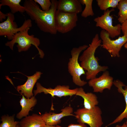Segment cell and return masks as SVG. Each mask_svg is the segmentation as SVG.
<instances>
[{
  "mask_svg": "<svg viewBox=\"0 0 127 127\" xmlns=\"http://www.w3.org/2000/svg\"><path fill=\"white\" fill-rule=\"evenodd\" d=\"M113 85L117 88L118 92L123 95L126 103V107L123 111L112 122L106 126L107 127L111 125L121 122L124 119H127V86L119 80H114Z\"/></svg>",
  "mask_w": 127,
  "mask_h": 127,
  "instance_id": "obj_15",
  "label": "cell"
},
{
  "mask_svg": "<svg viewBox=\"0 0 127 127\" xmlns=\"http://www.w3.org/2000/svg\"><path fill=\"white\" fill-rule=\"evenodd\" d=\"M117 7L119 10L118 20L122 24L127 20V0H120Z\"/></svg>",
  "mask_w": 127,
  "mask_h": 127,
  "instance_id": "obj_20",
  "label": "cell"
},
{
  "mask_svg": "<svg viewBox=\"0 0 127 127\" xmlns=\"http://www.w3.org/2000/svg\"><path fill=\"white\" fill-rule=\"evenodd\" d=\"M80 3L85 5V8L81 14L82 17L87 18L90 16H93L94 14L92 8V0H79Z\"/></svg>",
  "mask_w": 127,
  "mask_h": 127,
  "instance_id": "obj_22",
  "label": "cell"
},
{
  "mask_svg": "<svg viewBox=\"0 0 127 127\" xmlns=\"http://www.w3.org/2000/svg\"><path fill=\"white\" fill-rule=\"evenodd\" d=\"M44 127H56L55 126H51L46 125Z\"/></svg>",
  "mask_w": 127,
  "mask_h": 127,
  "instance_id": "obj_29",
  "label": "cell"
},
{
  "mask_svg": "<svg viewBox=\"0 0 127 127\" xmlns=\"http://www.w3.org/2000/svg\"><path fill=\"white\" fill-rule=\"evenodd\" d=\"M36 89L33 91L35 96L38 93L43 92L45 94H50L52 97L71 96L76 95L78 89V88L71 89L69 86L60 85H57L54 88H47L43 87L38 82L36 83Z\"/></svg>",
  "mask_w": 127,
  "mask_h": 127,
  "instance_id": "obj_10",
  "label": "cell"
},
{
  "mask_svg": "<svg viewBox=\"0 0 127 127\" xmlns=\"http://www.w3.org/2000/svg\"><path fill=\"white\" fill-rule=\"evenodd\" d=\"M57 9L63 12L77 14L82 11L81 4L78 0H59Z\"/></svg>",
  "mask_w": 127,
  "mask_h": 127,
  "instance_id": "obj_14",
  "label": "cell"
},
{
  "mask_svg": "<svg viewBox=\"0 0 127 127\" xmlns=\"http://www.w3.org/2000/svg\"><path fill=\"white\" fill-rule=\"evenodd\" d=\"M126 124H127V121L126 122H125Z\"/></svg>",
  "mask_w": 127,
  "mask_h": 127,
  "instance_id": "obj_32",
  "label": "cell"
},
{
  "mask_svg": "<svg viewBox=\"0 0 127 127\" xmlns=\"http://www.w3.org/2000/svg\"><path fill=\"white\" fill-rule=\"evenodd\" d=\"M77 14L63 12L57 10L55 15V23L57 32L62 34L67 33L77 26Z\"/></svg>",
  "mask_w": 127,
  "mask_h": 127,
  "instance_id": "obj_8",
  "label": "cell"
},
{
  "mask_svg": "<svg viewBox=\"0 0 127 127\" xmlns=\"http://www.w3.org/2000/svg\"><path fill=\"white\" fill-rule=\"evenodd\" d=\"M114 11V8L110 10L108 9L104 11L103 14L101 16L95 18L94 20L96 23V26L107 32L111 38L119 36L121 34V26L120 24L115 26L113 25V17L110 14Z\"/></svg>",
  "mask_w": 127,
  "mask_h": 127,
  "instance_id": "obj_9",
  "label": "cell"
},
{
  "mask_svg": "<svg viewBox=\"0 0 127 127\" xmlns=\"http://www.w3.org/2000/svg\"><path fill=\"white\" fill-rule=\"evenodd\" d=\"M56 127H62L58 125L56 126ZM67 127H87V126L84 124H71Z\"/></svg>",
  "mask_w": 127,
  "mask_h": 127,
  "instance_id": "obj_26",
  "label": "cell"
},
{
  "mask_svg": "<svg viewBox=\"0 0 127 127\" xmlns=\"http://www.w3.org/2000/svg\"><path fill=\"white\" fill-rule=\"evenodd\" d=\"M102 42L98 34H96L92 39L91 44L79 57L80 65L86 71L85 75L87 80H89L96 77L99 72H104L108 68L107 66L99 65L98 58L95 56L96 50L101 46Z\"/></svg>",
  "mask_w": 127,
  "mask_h": 127,
  "instance_id": "obj_2",
  "label": "cell"
},
{
  "mask_svg": "<svg viewBox=\"0 0 127 127\" xmlns=\"http://www.w3.org/2000/svg\"><path fill=\"white\" fill-rule=\"evenodd\" d=\"M7 20L0 23V36H5L9 40H11L16 33L32 26L31 19L25 20L22 25L18 27L16 23L14 21V15L9 12L7 13Z\"/></svg>",
  "mask_w": 127,
  "mask_h": 127,
  "instance_id": "obj_6",
  "label": "cell"
},
{
  "mask_svg": "<svg viewBox=\"0 0 127 127\" xmlns=\"http://www.w3.org/2000/svg\"><path fill=\"white\" fill-rule=\"evenodd\" d=\"M124 46L125 48L127 49V42L124 44Z\"/></svg>",
  "mask_w": 127,
  "mask_h": 127,
  "instance_id": "obj_30",
  "label": "cell"
},
{
  "mask_svg": "<svg viewBox=\"0 0 127 127\" xmlns=\"http://www.w3.org/2000/svg\"><path fill=\"white\" fill-rule=\"evenodd\" d=\"M21 0H0V9L2 6H8L11 10V12L14 14L18 12L23 13L25 12V8L20 3Z\"/></svg>",
  "mask_w": 127,
  "mask_h": 127,
  "instance_id": "obj_19",
  "label": "cell"
},
{
  "mask_svg": "<svg viewBox=\"0 0 127 127\" xmlns=\"http://www.w3.org/2000/svg\"><path fill=\"white\" fill-rule=\"evenodd\" d=\"M41 74V72L37 71L32 75L26 76L27 79L26 82L24 84L17 86V91L27 98L32 97L33 96L32 90L34 86Z\"/></svg>",
  "mask_w": 127,
  "mask_h": 127,
  "instance_id": "obj_13",
  "label": "cell"
},
{
  "mask_svg": "<svg viewBox=\"0 0 127 127\" xmlns=\"http://www.w3.org/2000/svg\"><path fill=\"white\" fill-rule=\"evenodd\" d=\"M61 112L58 114L52 112H47L41 115L46 125L55 126L60 124L61 119L63 117L68 116H74L72 114L73 109L70 106H67L61 110Z\"/></svg>",
  "mask_w": 127,
  "mask_h": 127,
  "instance_id": "obj_12",
  "label": "cell"
},
{
  "mask_svg": "<svg viewBox=\"0 0 127 127\" xmlns=\"http://www.w3.org/2000/svg\"><path fill=\"white\" fill-rule=\"evenodd\" d=\"M120 0H97V5L100 9L104 11L110 8L117 7Z\"/></svg>",
  "mask_w": 127,
  "mask_h": 127,
  "instance_id": "obj_21",
  "label": "cell"
},
{
  "mask_svg": "<svg viewBox=\"0 0 127 127\" xmlns=\"http://www.w3.org/2000/svg\"><path fill=\"white\" fill-rule=\"evenodd\" d=\"M74 113L79 123H86L90 127H101L103 124L102 111L97 106L90 109L79 108Z\"/></svg>",
  "mask_w": 127,
  "mask_h": 127,
  "instance_id": "obj_5",
  "label": "cell"
},
{
  "mask_svg": "<svg viewBox=\"0 0 127 127\" xmlns=\"http://www.w3.org/2000/svg\"><path fill=\"white\" fill-rule=\"evenodd\" d=\"M100 37L102 43L100 46L107 50L112 57H119L120 51L127 42V36L123 35L115 40H112L108 33L102 30L100 32Z\"/></svg>",
  "mask_w": 127,
  "mask_h": 127,
  "instance_id": "obj_7",
  "label": "cell"
},
{
  "mask_svg": "<svg viewBox=\"0 0 127 127\" xmlns=\"http://www.w3.org/2000/svg\"><path fill=\"white\" fill-rule=\"evenodd\" d=\"M113 81V77L110 75L109 71L106 70L99 77L89 80L88 84L92 87L94 92L102 93L105 89L111 90Z\"/></svg>",
  "mask_w": 127,
  "mask_h": 127,
  "instance_id": "obj_11",
  "label": "cell"
},
{
  "mask_svg": "<svg viewBox=\"0 0 127 127\" xmlns=\"http://www.w3.org/2000/svg\"><path fill=\"white\" fill-rule=\"evenodd\" d=\"M16 127H20V126L19 125V124H18L16 126Z\"/></svg>",
  "mask_w": 127,
  "mask_h": 127,
  "instance_id": "obj_31",
  "label": "cell"
},
{
  "mask_svg": "<svg viewBox=\"0 0 127 127\" xmlns=\"http://www.w3.org/2000/svg\"><path fill=\"white\" fill-rule=\"evenodd\" d=\"M7 13L5 14L0 10V21L2 22L3 19H5L7 17Z\"/></svg>",
  "mask_w": 127,
  "mask_h": 127,
  "instance_id": "obj_27",
  "label": "cell"
},
{
  "mask_svg": "<svg viewBox=\"0 0 127 127\" xmlns=\"http://www.w3.org/2000/svg\"><path fill=\"white\" fill-rule=\"evenodd\" d=\"M75 95L82 97L83 99L84 108L90 109L98 105L99 101L97 96L91 92L86 93L82 87L78 88Z\"/></svg>",
  "mask_w": 127,
  "mask_h": 127,
  "instance_id": "obj_16",
  "label": "cell"
},
{
  "mask_svg": "<svg viewBox=\"0 0 127 127\" xmlns=\"http://www.w3.org/2000/svg\"><path fill=\"white\" fill-rule=\"evenodd\" d=\"M115 127H127V125L125 123H124L122 125H117Z\"/></svg>",
  "mask_w": 127,
  "mask_h": 127,
  "instance_id": "obj_28",
  "label": "cell"
},
{
  "mask_svg": "<svg viewBox=\"0 0 127 127\" xmlns=\"http://www.w3.org/2000/svg\"><path fill=\"white\" fill-rule=\"evenodd\" d=\"M19 123L20 127H44L46 125L41 115L35 114L25 117Z\"/></svg>",
  "mask_w": 127,
  "mask_h": 127,
  "instance_id": "obj_18",
  "label": "cell"
},
{
  "mask_svg": "<svg viewBox=\"0 0 127 127\" xmlns=\"http://www.w3.org/2000/svg\"><path fill=\"white\" fill-rule=\"evenodd\" d=\"M88 46L84 44L78 47L73 48L71 51V57L69 58L67 64L68 71L72 76L73 82L80 87L85 85L87 83L81 79V76L85 74V73L79 63L78 59L81 53Z\"/></svg>",
  "mask_w": 127,
  "mask_h": 127,
  "instance_id": "obj_4",
  "label": "cell"
},
{
  "mask_svg": "<svg viewBox=\"0 0 127 127\" xmlns=\"http://www.w3.org/2000/svg\"><path fill=\"white\" fill-rule=\"evenodd\" d=\"M36 3L39 4L41 6L42 10L45 11H48L50 9L52 2L50 0H34Z\"/></svg>",
  "mask_w": 127,
  "mask_h": 127,
  "instance_id": "obj_24",
  "label": "cell"
},
{
  "mask_svg": "<svg viewBox=\"0 0 127 127\" xmlns=\"http://www.w3.org/2000/svg\"><path fill=\"white\" fill-rule=\"evenodd\" d=\"M22 96L20 101L21 109L16 115V118L19 119L27 116L29 111L36 105L37 102V100L34 96L30 98H27L24 95Z\"/></svg>",
  "mask_w": 127,
  "mask_h": 127,
  "instance_id": "obj_17",
  "label": "cell"
},
{
  "mask_svg": "<svg viewBox=\"0 0 127 127\" xmlns=\"http://www.w3.org/2000/svg\"><path fill=\"white\" fill-rule=\"evenodd\" d=\"M15 115L12 116L4 115L1 117V120L2 121L0 127H16L19 122L15 121Z\"/></svg>",
  "mask_w": 127,
  "mask_h": 127,
  "instance_id": "obj_23",
  "label": "cell"
},
{
  "mask_svg": "<svg viewBox=\"0 0 127 127\" xmlns=\"http://www.w3.org/2000/svg\"><path fill=\"white\" fill-rule=\"evenodd\" d=\"M50 10L45 11L41 9L33 0H25L23 4L25 12L32 20L34 21L41 31L52 35H55L57 31L55 23V15L57 10L58 1L51 0Z\"/></svg>",
  "mask_w": 127,
  "mask_h": 127,
  "instance_id": "obj_1",
  "label": "cell"
},
{
  "mask_svg": "<svg viewBox=\"0 0 127 127\" xmlns=\"http://www.w3.org/2000/svg\"><path fill=\"white\" fill-rule=\"evenodd\" d=\"M121 31L123 35L127 36V20L122 24Z\"/></svg>",
  "mask_w": 127,
  "mask_h": 127,
  "instance_id": "obj_25",
  "label": "cell"
},
{
  "mask_svg": "<svg viewBox=\"0 0 127 127\" xmlns=\"http://www.w3.org/2000/svg\"><path fill=\"white\" fill-rule=\"evenodd\" d=\"M30 28H28L16 34L10 41L7 42L5 45L9 47L12 50L15 43L17 44L16 46L19 52L28 50L31 46L34 45L37 49L39 54L41 58H43L44 55L43 51L39 47L40 42L39 38L35 37L34 35H29L28 31Z\"/></svg>",
  "mask_w": 127,
  "mask_h": 127,
  "instance_id": "obj_3",
  "label": "cell"
}]
</instances>
